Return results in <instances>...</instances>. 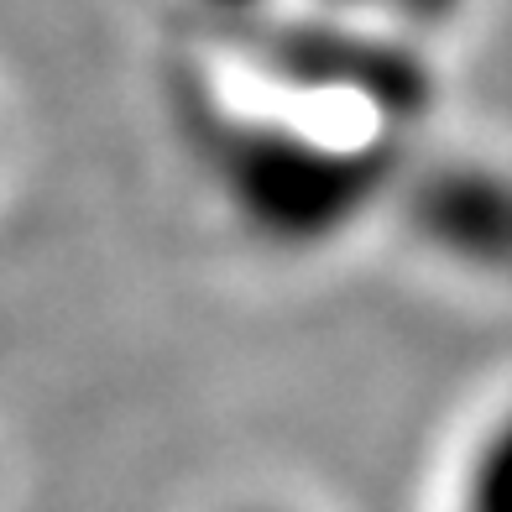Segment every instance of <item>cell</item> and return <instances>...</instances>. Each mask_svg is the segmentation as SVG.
<instances>
[{
    "label": "cell",
    "mask_w": 512,
    "mask_h": 512,
    "mask_svg": "<svg viewBox=\"0 0 512 512\" xmlns=\"http://www.w3.org/2000/svg\"><path fill=\"white\" fill-rule=\"evenodd\" d=\"M256 58L272 74L293 79L298 89H324V95H356L371 105L387 126H408L429 110V68L413 48L392 37H371L361 27H345L335 16H304V21H272L256 32Z\"/></svg>",
    "instance_id": "7a4b0ae2"
},
{
    "label": "cell",
    "mask_w": 512,
    "mask_h": 512,
    "mask_svg": "<svg viewBox=\"0 0 512 512\" xmlns=\"http://www.w3.org/2000/svg\"><path fill=\"white\" fill-rule=\"evenodd\" d=\"M256 512H277V507H256Z\"/></svg>",
    "instance_id": "8992f818"
},
{
    "label": "cell",
    "mask_w": 512,
    "mask_h": 512,
    "mask_svg": "<svg viewBox=\"0 0 512 512\" xmlns=\"http://www.w3.org/2000/svg\"><path fill=\"white\" fill-rule=\"evenodd\" d=\"M455 512H512V408H502L481 429L471 460H465Z\"/></svg>",
    "instance_id": "277c9868"
},
{
    "label": "cell",
    "mask_w": 512,
    "mask_h": 512,
    "mask_svg": "<svg viewBox=\"0 0 512 512\" xmlns=\"http://www.w3.org/2000/svg\"><path fill=\"white\" fill-rule=\"evenodd\" d=\"M403 220L434 256L512 277V173L492 162H429L403 183Z\"/></svg>",
    "instance_id": "3957f363"
},
{
    "label": "cell",
    "mask_w": 512,
    "mask_h": 512,
    "mask_svg": "<svg viewBox=\"0 0 512 512\" xmlns=\"http://www.w3.org/2000/svg\"><path fill=\"white\" fill-rule=\"evenodd\" d=\"M204 6H215V11H230V16H256L267 6V0H204Z\"/></svg>",
    "instance_id": "5b68a950"
},
{
    "label": "cell",
    "mask_w": 512,
    "mask_h": 512,
    "mask_svg": "<svg viewBox=\"0 0 512 512\" xmlns=\"http://www.w3.org/2000/svg\"><path fill=\"white\" fill-rule=\"evenodd\" d=\"M189 136L230 215L256 241L283 251H319L340 241L371 215V204L398 189L403 152L392 136L340 142L209 100L189 115Z\"/></svg>",
    "instance_id": "6da1fadb"
}]
</instances>
